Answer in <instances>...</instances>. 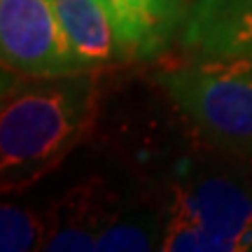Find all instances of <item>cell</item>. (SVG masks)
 Returning a JSON list of instances; mask_svg holds the SVG:
<instances>
[{
	"label": "cell",
	"mask_w": 252,
	"mask_h": 252,
	"mask_svg": "<svg viewBox=\"0 0 252 252\" xmlns=\"http://www.w3.org/2000/svg\"><path fill=\"white\" fill-rule=\"evenodd\" d=\"M105 7L128 59L154 56L185 21V0H98Z\"/></svg>",
	"instance_id": "52a82bcc"
},
{
	"label": "cell",
	"mask_w": 252,
	"mask_h": 252,
	"mask_svg": "<svg viewBox=\"0 0 252 252\" xmlns=\"http://www.w3.org/2000/svg\"><path fill=\"white\" fill-rule=\"evenodd\" d=\"M168 203H128L124 201L112 222L100 234L96 250H157L161 245Z\"/></svg>",
	"instance_id": "9c48e42d"
},
{
	"label": "cell",
	"mask_w": 252,
	"mask_h": 252,
	"mask_svg": "<svg viewBox=\"0 0 252 252\" xmlns=\"http://www.w3.org/2000/svg\"><path fill=\"white\" fill-rule=\"evenodd\" d=\"M103 117L96 70L28 77L2 70L0 187L21 194L89 140Z\"/></svg>",
	"instance_id": "6da1fadb"
},
{
	"label": "cell",
	"mask_w": 252,
	"mask_h": 252,
	"mask_svg": "<svg viewBox=\"0 0 252 252\" xmlns=\"http://www.w3.org/2000/svg\"><path fill=\"white\" fill-rule=\"evenodd\" d=\"M185 2H187V7H189V2H191V0H185Z\"/></svg>",
	"instance_id": "7c38bea8"
},
{
	"label": "cell",
	"mask_w": 252,
	"mask_h": 252,
	"mask_svg": "<svg viewBox=\"0 0 252 252\" xmlns=\"http://www.w3.org/2000/svg\"><path fill=\"white\" fill-rule=\"evenodd\" d=\"M154 82L201 143L252 157V56H210L163 68Z\"/></svg>",
	"instance_id": "7a4b0ae2"
},
{
	"label": "cell",
	"mask_w": 252,
	"mask_h": 252,
	"mask_svg": "<svg viewBox=\"0 0 252 252\" xmlns=\"http://www.w3.org/2000/svg\"><path fill=\"white\" fill-rule=\"evenodd\" d=\"M166 198L180 203L215 234L226 252L252 250V185L238 175L217 171H189L175 175Z\"/></svg>",
	"instance_id": "277c9868"
},
{
	"label": "cell",
	"mask_w": 252,
	"mask_h": 252,
	"mask_svg": "<svg viewBox=\"0 0 252 252\" xmlns=\"http://www.w3.org/2000/svg\"><path fill=\"white\" fill-rule=\"evenodd\" d=\"M124 198L103 175H87L47 206L49 236L45 250H96L100 234Z\"/></svg>",
	"instance_id": "5b68a950"
},
{
	"label": "cell",
	"mask_w": 252,
	"mask_h": 252,
	"mask_svg": "<svg viewBox=\"0 0 252 252\" xmlns=\"http://www.w3.org/2000/svg\"><path fill=\"white\" fill-rule=\"evenodd\" d=\"M0 56L2 70L28 77L82 70L59 24L54 0H0Z\"/></svg>",
	"instance_id": "3957f363"
},
{
	"label": "cell",
	"mask_w": 252,
	"mask_h": 252,
	"mask_svg": "<svg viewBox=\"0 0 252 252\" xmlns=\"http://www.w3.org/2000/svg\"><path fill=\"white\" fill-rule=\"evenodd\" d=\"M49 236V215L47 210L31 206L2 203L0 208V250L2 252H28L45 250Z\"/></svg>",
	"instance_id": "30bf717a"
},
{
	"label": "cell",
	"mask_w": 252,
	"mask_h": 252,
	"mask_svg": "<svg viewBox=\"0 0 252 252\" xmlns=\"http://www.w3.org/2000/svg\"><path fill=\"white\" fill-rule=\"evenodd\" d=\"M54 9L82 70H98L128 59L108 12L98 0H54Z\"/></svg>",
	"instance_id": "ba28073f"
},
{
	"label": "cell",
	"mask_w": 252,
	"mask_h": 252,
	"mask_svg": "<svg viewBox=\"0 0 252 252\" xmlns=\"http://www.w3.org/2000/svg\"><path fill=\"white\" fill-rule=\"evenodd\" d=\"M180 37L198 59L252 56V0H191Z\"/></svg>",
	"instance_id": "8992f818"
},
{
	"label": "cell",
	"mask_w": 252,
	"mask_h": 252,
	"mask_svg": "<svg viewBox=\"0 0 252 252\" xmlns=\"http://www.w3.org/2000/svg\"><path fill=\"white\" fill-rule=\"evenodd\" d=\"M168 215L163 224L159 250L163 252H226L224 243L210 234L196 217L175 201H168Z\"/></svg>",
	"instance_id": "8fae6325"
}]
</instances>
